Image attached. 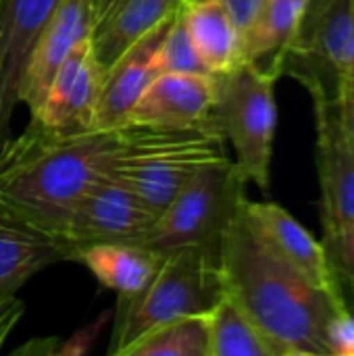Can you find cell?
<instances>
[{"instance_id":"27","label":"cell","mask_w":354,"mask_h":356,"mask_svg":"<svg viewBox=\"0 0 354 356\" xmlns=\"http://www.w3.org/2000/svg\"><path fill=\"white\" fill-rule=\"evenodd\" d=\"M225 8V13L230 15L232 23L236 25V29L240 33H244L252 21L259 17V13L263 10L267 0H219Z\"/></svg>"},{"instance_id":"28","label":"cell","mask_w":354,"mask_h":356,"mask_svg":"<svg viewBox=\"0 0 354 356\" xmlns=\"http://www.w3.org/2000/svg\"><path fill=\"white\" fill-rule=\"evenodd\" d=\"M23 311H25V305L17 294L0 298V350L6 342V338L17 327L19 319L23 317Z\"/></svg>"},{"instance_id":"16","label":"cell","mask_w":354,"mask_h":356,"mask_svg":"<svg viewBox=\"0 0 354 356\" xmlns=\"http://www.w3.org/2000/svg\"><path fill=\"white\" fill-rule=\"evenodd\" d=\"M198 58L213 75H225L244 63L242 33L219 0H179Z\"/></svg>"},{"instance_id":"23","label":"cell","mask_w":354,"mask_h":356,"mask_svg":"<svg viewBox=\"0 0 354 356\" xmlns=\"http://www.w3.org/2000/svg\"><path fill=\"white\" fill-rule=\"evenodd\" d=\"M156 71L161 73H209L192 44L182 6L173 10L156 48ZM213 75V73H211Z\"/></svg>"},{"instance_id":"5","label":"cell","mask_w":354,"mask_h":356,"mask_svg":"<svg viewBox=\"0 0 354 356\" xmlns=\"http://www.w3.org/2000/svg\"><path fill=\"white\" fill-rule=\"evenodd\" d=\"M280 75V69L255 63H242L234 71L219 75L217 123L234 146V163L242 177L265 194L271 186L277 127L275 83Z\"/></svg>"},{"instance_id":"2","label":"cell","mask_w":354,"mask_h":356,"mask_svg":"<svg viewBox=\"0 0 354 356\" xmlns=\"http://www.w3.org/2000/svg\"><path fill=\"white\" fill-rule=\"evenodd\" d=\"M134 125L52 134L27 125L0 150V211L46 234L56 246L79 198L131 144Z\"/></svg>"},{"instance_id":"7","label":"cell","mask_w":354,"mask_h":356,"mask_svg":"<svg viewBox=\"0 0 354 356\" xmlns=\"http://www.w3.org/2000/svg\"><path fill=\"white\" fill-rule=\"evenodd\" d=\"M159 215L121 179L106 173L100 177L71 211L58 248L65 261L96 244H142L152 232Z\"/></svg>"},{"instance_id":"26","label":"cell","mask_w":354,"mask_h":356,"mask_svg":"<svg viewBox=\"0 0 354 356\" xmlns=\"http://www.w3.org/2000/svg\"><path fill=\"white\" fill-rule=\"evenodd\" d=\"M330 356H354V315H338L328 330Z\"/></svg>"},{"instance_id":"22","label":"cell","mask_w":354,"mask_h":356,"mask_svg":"<svg viewBox=\"0 0 354 356\" xmlns=\"http://www.w3.org/2000/svg\"><path fill=\"white\" fill-rule=\"evenodd\" d=\"M123 356H209L204 315L163 323L138 338Z\"/></svg>"},{"instance_id":"25","label":"cell","mask_w":354,"mask_h":356,"mask_svg":"<svg viewBox=\"0 0 354 356\" xmlns=\"http://www.w3.org/2000/svg\"><path fill=\"white\" fill-rule=\"evenodd\" d=\"M334 108H336V117H338L344 138L354 148V81L338 77L336 94H334Z\"/></svg>"},{"instance_id":"13","label":"cell","mask_w":354,"mask_h":356,"mask_svg":"<svg viewBox=\"0 0 354 356\" xmlns=\"http://www.w3.org/2000/svg\"><path fill=\"white\" fill-rule=\"evenodd\" d=\"M244 211L265 242L311 284L344 300L338 275L321 242H317L284 207L277 202H252L246 198Z\"/></svg>"},{"instance_id":"4","label":"cell","mask_w":354,"mask_h":356,"mask_svg":"<svg viewBox=\"0 0 354 356\" xmlns=\"http://www.w3.org/2000/svg\"><path fill=\"white\" fill-rule=\"evenodd\" d=\"M134 127L131 144L117 156L108 173L134 190L156 215L204 165L227 156L219 123L184 129Z\"/></svg>"},{"instance_id":"17","label":"cell","mask_w":354,"mask_h":356,"mask_svg":"<svg viewBox=\"0 0 354 356\" xmlns=\"http://www.w3.org/2000/svg\"><path fill=\"white\" fill-rule=\"evenodd\" d=\"M65 261L42 232L0 211V298L17 294L33 275Z\"/></svg>"},{"instance_id":"10","label":"cell","mask_w":354,"mask_h":356,"mask_svg":"<svg viewBox=\"0 0 354 356\" xmlns=\"http://www.w3.org/2000/svg\"><path fill=\"white\" fill-rule=\"evenodd\" d=\"M219 75L161 73L129 111L125 125L184 129L217 123Z\"/></svg>"},{"instance_id":"21","label":"cell","mask_w":354,"mask_h":356,"mask_svg":"<svg viewBox=\"0 0 354 356\" xmlns=\"http://www.w3.org/2000/svg\"><path fill=\"white\" fill-rule=\"evenodd\" d=\"M204 319L209 356H277L250 317L230 294H225V290L213 309L204 313Z\"/></svg>"},{"instance_id":"15","label":"cell","mask_w":354,"mask_h":356,"mask_svg":"<svg viewBox=\"0 0 354 356\" xmlns=\"http://www.w3.org/2000/svg\"><path fill=\"white\" fill-rule=\"evenodd\" d=\"M169 19L159 23L152 31H148L134 46H129L104 71L102 92L96 111V125L100 129H113L125 125L129 111L136 106V102L150 86V81L159 75L156 48L169 25Z\"/></svg>"},{"instance_id":"6","label":"cell","mask_w":354,"mask_h":356,"mask_svg":"<svg viewBox=\"0 0 354 356\" xmlns=\"http://www.w3.org/2000/svg\"><path fill=\"white\" fill-rule=\"evenodd\" d=\"M248 181L230 156L204 165L159 215L142 242L156 252L182 246L219 248V240L246 200Z\"/></svg>"},{"instance_id":"12","label":"cell","mask_w":354,"mask_h":356,"mask_svg":"<svg viewBox=\"0 0 354 356\" xmlns=\"http://www.w3.org/2000/svg\"><path fill=\"white\" fill-rule=\"evenodd\" d=\"M56 4L58 0H0V150L13 136L25 63Z\"/></svg>"},{"instance_id":"29","label":"cell","mask_w":354,"mask_h":356,"mask_svg":"<svg viewBox=\"0 0 354 356\" xmlns=\"http://www.w3.org/2000/svg\"><path fill=\"white\" fill-rule=\"evenodd\" d=\"M119 2H121V0H94V25H96L100 19H104ZM92 29H94V27H92Z\"/></svg>"},{"instance_id":"18","label":"cell","mask_w":354,"mask_h":356,"mask_svg":"<svg viewBox=\"0 0 354 356\" xmlns=\"http://www.w3.org/2000/svg\"><path fill=\"white\" fill-rule=\"evenodd\" d=\"M165 261L163 252H156L144 244H96L86 248L77 263L86 265L94 277L119 298L142 292Z\"/></svg>"},{"instance_id":"14","label":"cell","mask_w":354,"mask_h":356,"mask_svg":"<svg viewBox=\"0 0 354 356\" xmlns=\"http://www.w3.org/2000/svg\"><path fill=\"white\" fill-rule=\"evenodd\" d=\"M286 58H319L336 77L354 81V0H311Z\"/></svg>"},{"instance_id":"19","label":"cell","mask_w":354,"mask_h":356,"mask_svg":"<svg viewBox=\"0 0 354 356\" xmlns=\"http://www.w3.org/2000/svg\"><path fill=\"white\" fill-rule=\"evenodd\" d=\"M179 0H121L92 29V48L104 71L140 38L171 17Z\"/></svg>"},{"instance_id":"20","label":"cell","mask_w":354,"mask_h":356,"mask_svg":"<svg viewBox=\"0 0 354 356\" xmlns=\"http://www.w3.org/2000/svg\"><path fill=\"white\" fill-rule=\"evenodd\" d=\"M311 0H267L252 25L242 33V58L284 73L282 56L294 44Z\"/></svg>"},{"instance_id":"11","label":"cell","mask_w":354,"mask_h":356,"mask_svg":"<svg viewBox=\"0 0 354 356\" xmlns=\"http://www.w3.org/2000/svg\"><path fill=\"white\" fill-rule=\"evenodd\" d=\"M94 27V0H58L52 17L40 31L25 63L17 102L29 113H38L44 96L65 58Z\"/></svg>"},{"instance_id":"24","label":"cell","mask_w":354,"mask_h":356,"mask_svg":"<svg viewBox=\"0 0 354 356\" xmlns=\"http://www.w3.org/2000/svg\"><path fill=\"white\" fill-rule=\"evenodd\" d=\"M323 248L338 277H342L354 294V219L323 225Z\"/></svg>"},{"instance_id":"9","label":"cell","mask_w":354,"mask_h":356,"mask_svg":"<svg viewBox=\"0 0 354 356\" xmlns=\"http://www.w3.org/2000/svg\"><path fill=\"white\" fill-rule=\"evenodd\" d=\"M102 79L104 67L94 54L92 35H88L58 67L44 102L29 119V125L52 134H81L98 129L96 111Z\"/></svg>"},{"instance_id":"1","label":"cell","mask_w":354,"mask_h":356,"mask_svg":"<svg viewBox=\"0 0 354 356\" xmlns=\"http://www.w3.org/2000/svg\"><path fill=\"white\" fill-rule=\"evenodd\" d=\"M246 202V200H244ZM225 294L250 317L277 356H330L328 330L346 313L334 298L288 265L259 234L244 204L217 248Z\"/></svg>"},{"instance_id":"8","label":"cell","mask_w":354,"mask_h":356,"mask_svg":"<svg viewBox=\"0 0 354 356\" xmlns=\"http://www.w3.org/2000/svg\"><path fill=\"white\" fill-rule=\"evenodd\" d=\"M286 71L296 75L313 98L317 136L315 163L321 188V225L354 219V148L340 129L334 96L325 92L317 71H313L309 65H292L286 67Z\"/></svg>"},{"instance_id":"3","label":"cell","mask_w":354,"mask_h":356,"mask_svg":"<svg viewBox=\"0 0 354 356\" xmlns=\"http://www.w3.org/2000/svg\"><path fill=\"white\" fill-rule=\"evenodd\" d=\"M221 294L217 248L182 246L167 252L142 292L117 300L108 355L123 356L138 338L163 323L209 313Z\"/></svg>"}]
</instances>
